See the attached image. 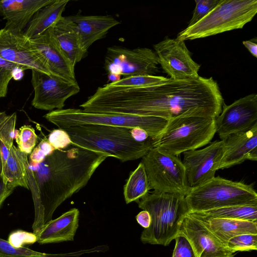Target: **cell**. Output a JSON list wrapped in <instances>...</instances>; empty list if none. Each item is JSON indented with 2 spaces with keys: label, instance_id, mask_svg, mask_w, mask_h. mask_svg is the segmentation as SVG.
<instances>
[{
  "label": "cell",
  "instance_id": "obj_17",
  "mask_svg": "<svg viewBox=\"0 0 257 257\" xmlns=\"http://www.w3.org/2000/svg\"><path fill=\"white\" fill-rule=\"evenodd\" d=\"M30 40L41 55L51 75L69 83H77L75 67L61 49L52 27Z\"/></svg>",
  "mask_w": 257,
  "mask_h": 257
},
{
  "label": "cell",
  "instance_id": "obj_26",
  "mask_svg": "<svg viewBox=\"0 0 257 257\" xmlns=\"http://www.w3.org/2000/svg\"><path fill=\"white\" fill-rule=\"evenodd\" d=\"M190 213L206 218H222L257 222V205L230 206Z\"/></svg>",
  "mask_w": 257,
  "mask_h": 257
},
{
  "label": "cell",
  "instance_id": "obj_40",
  "mask_svg": "<svg viewBox=\"0 0 257 257\" xmlns=\"http://www.w3.org/2000/svg\"><path fill=\"white\" fill-rule=\"evenodd\" d=\"M46 155L44 152L37 146L32 151L30 155L31 163L37 164L43 162Z\"/></svg>",
  "mask_w": 257,
  "mask_h": 257
},
{
  "label": "cell",
  "instance_id": "obj_22",
  "mask_svg": "<svg viewBox=\"0 0 257 257\" xmlns=\"http://www.w3.org/2000/svg\"><path fill=\"white\" fill-rule=\"evenodd\" d=\"M52 30L61 49L75 67L86 54L82 49L76 25L66 17H62Z\"/></svg>",
  "mask_w": 257,
  "mask_h": 257
},
{
  "label": "cell",
  "instance_id": "obj_11",
  "mask_svg": "<svg viewBox=\"0 0 257 257\" xmlns=\"http://www.w3.org/2000/svg\"><path fill=\"white\" fill-rule=\"evenodd\" d=\"M159 63L173 80L198 77L201 66L191 58L185 41L166 37L153 46Z\"/></svg>",
  "mask_w": 257,
  "mask_h": 257
},
{
  "label": "cell",
  "instance_id": "obj_24",
  "mask_svg": "<svg viewBox=\"0 0 257 257\" xmlns=\"http://www.w3.org/2000/svg\"><path fill=\"white\" fill-rule=\"evenodd\" d=\"M29 164L28 155L13 145L8 158L2 165L1 175L6 184L13 189L23 187L29 189L28 168Z\"/></svg>",
  "mask_w": 257,
  "mask_h": 257
},
{
  "label": "cell",
  "instance_id": "obj_12",
  "mask_svg": "<svg viewBox=\"0 0 257 257\" xmlns=\"http://www.w3.org/2000/svg\"><path fill=\"white\" fill-rule=\"evenodd\" d=\"M31 70L34 90L32 105L36 108L51 111L63 109L65 101L80 91L78 83H69L37 70Z\"/></svg>",
  "mask_w": 257,
  "mask_h": 257
},
{
  "label": "cell",
  "instance_id": "obj_6",
  "mask_svg": "<svg viewBox=\"0 0 257 257\" xmlns=\"http://www.w3.org/2000/svg\"><path fill=\"white\" fill-rule=\"evenodd\" d=\"M185 198L189 213L230 206L257 205V194L251 185L219 176L191 188Z\"/></svg>",
  "mask_w": 257,
  "mask_h": 257
},
{
  "label": "cell",
  "instance_id": "obj_29",
  "mask_svg": "<svg viewBox=\"0 0 257 257\" xmlns=\"http://www.w3.org/2000/svg\"><path fill=\"white\" fill-rule=\"evenodd\" d=\"M17 113L8 115L0 112V144L11 148L13 145L18 131L16 130Z\"/></svg>",
  "mask_w": 257,
  "mask_h": 257
},
{
  "label": "cell",
  "instance_id": "obj_43",
  "mask_svg": "<svg viewBox=\"0 0 257 257\" xmlns=\"http://www.w3.org/2000/svg\"><path fill=\"white\" fill-rule=\"evenodd\" d=\"M38 146L44 152L46 156L51 155L55 150L48 140L46 139L42 140Z\"/></svg>",
  "mask_w": 257,
  "mask_h": 257
},
{
  "label": "cell",
  "instance_id": "obj_3",
  "mask_svg": "<svg viewBox=\"0 0 257 257\" xmlns=\"http://www.w3.org/2000/svg\"><path fill=\"white\" fill-rule=\"evenodd\" d=\"M131 128L84 124L62 129L67 133L73 146L105 153L124 162L142 158L153 148V140L136 141Z\"/></svg>",
  "mask_w": 257,
  "mask_h": 257
},
{
  "label": "cell",
  "instance_id": "obj_42",
  "mask_svg": "<svg viewBox=\"0 0 257 257\" xmlns=\"http://www.w3.org/2000/svg\"><path fill=\"white\" fill-rule=\"evenodd\" d=\"M243 45L250 53V54L254 57H257V44L256 39L244 41L242 42Z\"/></svg>",
  "mask_w": 257,
  "mask_h": 257
},
{
  "label": "cell",
  "instance_id": "obj_13",
  "mask_svg": "<svg viewBox=\"0 0 257 257\" xmlns=\"http://www.w3.org/2000/svg\"><path fill=\"white\" fill-rule=\"evenodd\" d=\"M224 151L223 142L216 140L203 149L183 153L182 162L190 188L196 187L215 177Z\"/></svg>",
  "mask_w": 257,
  "mask_h": 257
},
{
  "label": "cell",
  "instance_id": "obj_27",
  "mask_svg": "<svg viewBox=\"0 0 257 257\" xmlns=\"http://www.w3.org/2000/svg\"><path fill=\"white\" fill-rule=\"evenodd\" d=\"M150 190L144 166L141 162L137 168L131 172L124 186L123 195L126 203L137 202Z\"/></svg>",
  "mask_w": 257,
  "mask_h": 257
},
{
  "label": "cell",
  "instance_id": "obj_34",
  "mask_svg": "<svg viewBox=\"0 0 257 257\" xmlns=\"http://www.w3.org/2000/svg\"><path fill=\"white\" fill-rule=\"evenodd\" d=\"M196 6L193 16L187 27L199 22L208 14L220 2V0H195Z\"/></svg>",
  "mask_w": 257,
  "mask_h": 257
},
{
  "label": "cell",
  "instance_id": "obj_20",
  "mask_svg": "<svg viewBox=\"0 0 257 257\" xmlns=\"http://www.w3.org/2000/svg\"><path fill=\"white\" fill-rule=\"evenodd\" d=\"M77 26L83 50L86 53L95 41L103 38L109 30L120 22L111 16H82L66 17Z\"/></svg>",
  "mask_w": 257,
  "mask_h": 257
},
{
  "label": "cell",
  "instance_id": "obj_35",
  "mask_svg": "<svg viewBox=\"0 0 257 257\" xmlns=\"http://www.w3.org/2000/svg\"><path fill=\"white\" fill-rule=\"evenodd\" d=\"M174 239L172 257H197L191 243L184 235L178 233Z\"/></svg>",
  "mask_w": 257,
  "mask_h": 257
},
{
  "label": "cell",
  "instance_id": "obj_2",
  "mask_svg": "<svg viewBox=\"0 0 257 257\" xmlns=\"http://www.w3.org/2000/svg\"><path fill=\"white\" fill-rule=\"evenodd\" d=\"M55 150L40 163H30L29 189L32 193L35 218L32 228L38 235L52 220L56 209L82 189L109 155L74 146Z\"/></svg>",
  "mask_w": 257,
  "mask_h": 257
},
{
  "label": "cell",
  "instance_id": "obj_33",
  "mask_svg": "<svg viewBox=\"0 0 257 257\" xmlns=\"http://www.w3.org/2000/svg\"><path fill=\"white\" fill-rule=\"evenodd\" d=\"M18 67L24 66L0 57V98L6 96L9 82L13 78L15 70Z\"/></svg>",
  "mask_w": 257,
  "mask_h": 257
},
{
  "label": "cell",
  "instance_id": "obj_1",
  "mask_svg": "<svg viewBox=\"0 0 257 257\" xmlns=\"http://www.w3.org/2000/svg\"><path fill=\"white\" fill-rule=\"evenodd\" d=\"M223 99L212 77L173 80L155 85L120 88L104 85L82 104L89 112L152 116L167 120L202 116L216 118Z\"/></svg>",
  "mask_w": 257,
  "mask_h": 257
},
{
  "label": "cell",
  "instance_id": "obj_38",
  "mask_svg": "<svg viewBox=\"0 0 257 257\" xmlns=\"http://www.w3.org/2000/svg\"><path fill=\"white\" fill-rule=\"evenodd\" d=\"M131 133L133 138L138 142H143L153 140L145 130L141 128H132Z\"/></svg>",
  "mask_w": 257,
  "mask_h": 257
},
{
  "label": "cell",
  "instance_id": "obj_37",
  "mask_svg": "<svg viewBox=\"0 0 257 257\" xmlns=\"http://www.w3.org/2000/svg\"><path fill=\"white\" fill-rule=\"evenodd\" d=\"M47 140L55 150H63L72 145L69 136L62 128L53 130L49 135Z\"/></svg>",
  "mask_w": 257,
  "mask_h": 257
},
{
  "label": "cell",
  "instance_id": "obj_15",
  "mask_svg": "<svg viewBox=\"0 0 257 257\" xmlns=\"http://www.w3.org/2000/svg\"><path fill=\"white\" fill-rule=\"evenodd\" d=\"M0 57L24 66L50 75L38 51L23 33L0 30Z\"/></svg>",
  "mask_w": 257,
  "mask_h": 257
},
{
  "label": "cell",
  "instance_id": "obj_23",
  "mask_svg": "<svg viewBox=\"0 0 257 257\" xmlns=\"http://www.w3.org/2000/svg\"><path fill=\"white\" fill-rule=\"evenodd\" d=\"M193 215L200 219L225 246L230 239L237 235L257 234V222L222 218H206Z\"/></svg>",
  "mask_w": 257,
  "mask_h": 257
},
{
  "label": "cell",
  "instance_id": "obj_39",
  "mask_svg": "<svg viewBox=\"0 0 257 257\" xmlns=\"http://www.w3.org/2000/svg\"><path fill=\"white\" fill-rule=\"evenodd\" d=\"M14 189L9 187L5 183L2 176L0 175V208L7 199L13 192Z\"/></svg>",
  "mask_w": 257,
  "mask_h": 257
},
{
  "label": "cell",
  "instance_id": "obj_25",
  "mask_svg": "<svg viewBox=\"0 0 257 257\" xmlns=\"http://www.w3.org/2000/svg\"><path fill=\"white\" fill-rule=\"evenodd\" d=\"M69 0H54L51 4L39 10L33 16L23 34L33 39L52 27L62 17Z\"/></svg>",
  "mask_w": 257,
  "mask_h": 257
},
{
  "label": "cell",
  "instance_id": "obj_10",
  "mask_svg": "<svg viewBox=\"0 0 257 257\" xmlns=\"http://www.w3.org/2000/svg\"><path fill=\"white\" fill-rule=\"evenodd\" d=\"M159 64L156 53L148 48L128 49L113 46L107 48L104 68L108 74L127 77L136 75H154Z\"/></svg>",
  "mask_w": 257,
  "mask_h": 257
},
{
  "label": "cell",
  "instance_id": "obj_9",
  "mask_svg": "<svg viewBox=\"0 0 257 257\" xmlns=\"http://www.w3.org/2000/svg\"><path fill=\"white\" fill-rule=\"evenodd\" d=\"M151 189L186 196L190 190L185 170L177 156L166 154L153 148L142 158Z\"/></svg>",
  "mask_w": 257,
  "mask_h": 257
},
{
  "label": "cell",
  "instance_id": "obj_36",
  "mask_svg": "<svg viewBox=\"0 0 257 257\" xmlns=\"http://www.w3.org/2000/svg\"><path fill=\"white\" fill-rule=\"evenodd\" d=\"M37 237L34 233L22 230L12 232L9 236L8 241L16 247L24 246V245L31 244L37 242Z\"/></svg>",
  "mask_w": 257,
  "mask_h": 257
},
{
  "label": "cell",
  "instance_id": "obj_30",
  "mask_svg": "<svg viewBox=\"0 0 257 257\" xmlns=\"http://www.w3.org/2000/svg\"><path fill=\"white\" fill-rule=\"evenodd\" d=\"M52 255L25 246L16 247L8 241L0 238V257H49Z\"/></svg>",
  "mask_w": 257,
  "mask_h": 257
},
{
  "label": "cell",
  "instance_id": "obj_45",
  "mask_svg": "<svg viewBox=\"0 0 257 257\" xmlns=\"http://www.w3.org/2000/svg\"><path fill=\"white\" fill-rule=\"evenodd\" d=\"M2 171V159L1 157V154H0V175H1Z\"/></svg>",
  "mask_w": 257,
  "mask_h": 257
},
{
  "label": "cell",
  "instance_id": "obj_41",
  "mask_svg": "<svg viewBox=\"0 0 257 257\" xmlns=\"http://www.w3.org/2000/svg\"><path fill=\"white\" fill-rule=\"evenodd\" d=\"M136 218L138 223L145 229L148 228L151 224V216L147 211L143 210L141 211Z\"/></svg>",
  "mask_w": 257,
  "mask_h": 257
},
{
  "label": "cell",
  "instance_id": "obj_8",
  "mask_svg": "<svg viewBox=\"0 0 257 257\" xmlns=\"http://www.w3.org/2000/svg\"><path fill=\"white\" fill-rule=\"evenodd\" d=\"M44 117L59 128L84 124H99L145 130L154 140L165 127L168 120L156 116L89 112L79 108L55 109Z\"/></svg>",
  "mask_w": 257,
  "mask_h": 257
},
{
  "label": "cell",
  "instance_id": "obj_44",
  "mask_svg": "<svg viewBox=\"0 0 257 257\" xmlns=\"http://www.w3.org/2000/svg\"><path fill=\"white\" fill-rule=\"evenodd\" d=\"M108 81L111 82H116L120 79V76L114 74H108Z\"/></svg>",
  "mask_w": 257,
  "mask_h": 257
},
{
  "label": "cell",
  "instance_id": "obj_18",
  "mask_svg": "<svg viewBox=\"0 0 257 257\" xmlns=\"http://www.w3.org/2000/svg\"><path fill=\"white\" fill-rule=\"evenodd\" d=\"M222 141L225 151L218 170L230 168L246 160H257V124L247 131L230 134Z\"/></svg>",
  "mask_w": 257,
  "mask_h": 257
},
{
  "label": "cell",
  "instance_id": "obj_16",
  "mask_svg": "<svg viewBox=\"0 0 257 257\" xmlns=\"http://www.w3.org/2000/svg\"><path fill=\"white\" fill-rule=\"evenodd\" d=\"M179 234L191 243L197 257H235L206 227L202 221L188 213L181 225Z\"/></svg>",
  "mask_w": 257,
  "mask_h": 257
},
{
  "label": "cell",
  "instance_id": "obj_31",
  "mask_svg": "<svg viewBox=\"0 0 257 257\" xmlns=\"http://www.w3.org/2000/svg\"><path fill=\"white\" fill-rule=\"evenodd\" d=\"M225 246L233 252L251 251L257 249V234L245 233L230 239Z\"/></svg>",
  "mask_w": 257,
  "mask_h": 257
},
{
  "label": "cell",
  "instance_id": "obj_4",
  "mask_svg": "<svg viewBox=\"0 0 257 257\" xmlns=\"http://www.w3.org/2000/svg\"><path fill=\"white\" fill-rule=\"evenodd\" d=\"M151 218L149 227L141 235L144 243L168 245L177 236L185 216L189 212L185 196L154 191L137 202Z\"/></svg>",
  "mask_w": 257,
  "mask_h": 257
},
{
  "label": "cell",
  "instance_id": "obj_7",
  "mask_svg": "<svg viewBox=\"0 0 257 257\" xmlns=\"http://www.w3.org/2000/svg\"><path fill=\"white\" fill-rule=\"evenodd\" d=\"M256 12V0H220L199 22L181 31L176 39L185 41L242 29Z\"/></svg>",
  "mask_w": 257,
  "mask_h": 257
},
{
  "label": "cell",
  "instance_id": "obj_5",
  "mask_svg": "<svg viewBox=\"0 0 257 257\" xmlns=\"http://www.w3.org/2000/svg\"><path fill=\"white\" fill-rule=\"evenodd\" d=\"M216 133L215 119L202 116L177 117L168 120L153 141V148L178 156L209 143Z\"/></svg>",
  "mask_w": 257,
  "mask_h": 257
},
{
  "label": "cell",
  "instance_id": "obj_32",
  "mask_svg": "<svg viewBox=\"0 0 257 257\" xmlns=\"http://www.w3.org/2000/svg\"><path fill=\"white\" fill-rule=\"evenodd\" d=\"M38 136L31 125H24L20 128L16 138L18 149L21 152L30 154L37 142Z\"/></svg>",
  "mask_w": 257,
  "mask_h": 257
},
{
  "label": "cell",
  "instance_id": "obj_14",
  "mask_svg": "<svg viewBox=\"0 0 257 257\" xmlns=\"http://www.w3.org/2000/svg\"><path fill=\"white\" fill-rule=\"evenodd\" d=\"M257 124V95L250 94L229 105L224 103L215 118L216 133L221 140L229 135L247 131Z\"/></svg>",
  "mask_w": 257,
  "mask_h": 257
},
{
  "label": "cell",
  "instance_id": "obj_21",
  "mask_svg": "<svg viewBox=\"0 0 257 257\" xmlns=\"http://www.w3.org/2000/svg\"><path fill=\"white\" fill-rule=\"evenodd\" d=\"M79 211L72 208L51 220L37 236L41 244L73 241L79 226Z\"/></svg>",
  "mask_w": 257,
  "mask_h": 257
},
{
  "label": "cell",
  "instance_id": "obj_19",
  "mask_svg": "<svg viewBox=\"0 0 257 257\" xmlns=\"http://www.w3.org/2000/svg\"><path fill=\"white\" fill-rule=\"evenodd\" d=\"M54 0H2L0 15L7 21L4 28L22 33L34 14Z\"/></svg>",
  "mask_w": 257,
  "mask_h": 257
},
{
  "label": "cell",
  "instance_id": "obj_28",
  "mask_svg": "<svg viewBox=\"0 0 257 257\" xmlns=\"http://www.w3.org/2000/svg\"><path fill=\"white\" fill-rule=\"evenodd\" d=\"M170 78L155 75H136L124 77L119 80L106 84L113 87L130 88L150 86L168 81Z\"/></svg>",
  "mask_w": 257,
  "mask_h": 257
}]
</instances>
